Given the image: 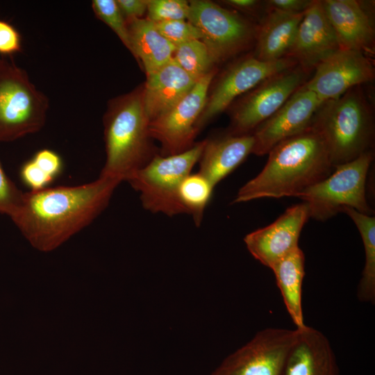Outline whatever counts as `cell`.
Wrapping results in <instances>:
<instances>
[{
	"instance_id": "cell-15",
	"label": "cell",
	"mask_w": 375,
	"mask_h": 375,
	"mask_svg": "<svg viewBox=\"0 0 375 375\" xmlns=\"http://www.w3.org/2000/svg\"><path fill=\"white\" fill-rule=\"evenodd\" d=\"M309 218L307 203L294 205L271 224L248 233L244 238L247 249L255 259L271 268L299 247V236Z\"/></svg>"
},
{
	"instance_id": "cell-14",
	"label": "cell",
	"mask_w": 375,
	"mask_h": 375,
	"mask_svg": "<svg viewBox=\"0 0 375 375\" xmlns=\"http://www.w3.org/2000/svg\"><path fill=\"white\" fill-rule=\"evenodd\" d=\"M321 104L315 93L301 87L275 113L253 131L252 153L257 156L267 154L281 142L309 128Z\"/></svg>"
},
{
	"instance_id": "cell-22",
	"label": "cell",
	"mask_w": 375,
	"mask_h": 375,
	"mask_svg": "<svg viewBox=\"0 0 375 375\" xmlns=\"http://www.w3.org/2000/svg\"><path fill=\"white\" fill-rule=\"evenodd\" d=\"M130 51L142 61L147 75L169 62L176 47L158 30L155 23L148 19L126 20Z\"/></svg>"
},
{
	"instance_id": "cell-31",
	"label": "cell",
	"mask_w": 375,
	"mask_h": 375,
	"mask_svg": "<svg viewBox=\"0 0 375 375\" xmlns=\"http://www.w3.org/2000/svg\"><path fill=\"white\" fill-rule=\"evenodd\" d=\"M20 178L30 188V191H38L49 187L54 181L43 172L32 159L25 162L20 168Z\"/></svg>"
},
{
	"instance_id": "cell-36",
	"label": "cell",
	"mask_w": 375,
	"mask_h": 375,
	"mask_svg": "<svg viewBox=\"0 0 375 375\" xmlns=\"http://www.w3.org/2000/svg\"><path fill=\"white\" fill-rule=\"evenodd\" d=\"M224 3L231 8L257 15L259 11L267 12L265 1L257 0H227Z\"/></svg>"
},
{
	"instance_id": "cell-28",
	"label": "cell",
	"mask_w": 375,
	"mask_h": 375,
	"mask_svg": "<svg viewBox=\"0 0 375 375\" xmlns=\"http://www.w3.org/2000/svg\"><path fill=\"white\" fill-rule=\"evenodd\" d=\"M189 3L184 0H149L148 19L153 23L185 20Z\"/></svg>"
},
{
	"instance_id": "cell-9",
	"label": "cell",
	"mask_w": 375,
	"mask_h": 375,
	"mask_svg": "<svg viewBox=\"0 0 375 375\" xmlns=\"http://www.w3.org/2000/svg\"><path fill=\"white\" fill-rule=\"evenodd\" d=\"M297 329L267 328L228 355L210 375H283Z\"/></svg>"
},
{
	"instance_id": "cell-26",
	"label": "cell",
	"mask_w": 375,
	"mask_h": 375,
	"mask_svg": "<svg viewBox=\"0 0 375 375\" xmlns=\"http://www.w3.org/2000/svg\"><path fill=\"white\" fill-rule=\"evenodd\" d=\"M172 58L197 81L212 70V67L215 63L208 47L200 40L176 47Z\"/></svg>"
},
{
	"instance_id": "cell-27",
	"label": "cell",
	"mask_w": 375,
	"mask_h": 375,
	"mask_svg": "<svg viewBox=\"0 0 375 375\" xmlns=\"http://www.w3.org/2000/svg\"><path fill=\"white\" fill-rule=\"evenodd\" d=\"M92 10L95 15L107 24L130 51L129 35L126 20L115 0H93Z\"/></svg>"
},
{
	"instance_id": "cell-24",
	"label": "cell",
	"mask_w": 375,
	"mask_h": 375,
	"mask_svg": "<svg viewBox=\"0 0 375 375\" xmlns=\"http://www.w3.org/2000/svg\"><path fill=\"white\" fill-rule=\"evenodd\" d=\"M345 212L360 234L365 249V266L357 288L359 301L372 304L375 301V217L347 208Z\"/></svg>"
},
{
	"instance_id": "cell-19",
	"label": "cell",
	"mask_w": 375,
	"mask_h": 375,
	"mask_svg": "<svg viewBox=\"0 0 375 375\" xmlns=\"http://www.w3.org/2000/svg\"><path fill=\"white\" fill-rule=\"evenodd\" d=\"M197 81L173 58L156 72L147 75L142 99L149 121L155 119L171 109Z\"/></svg>"
},
{
	"instance_id": "cell-33",
	"label": "cell",
	"mask_w": 375,
	"mask_h": 375,
	"mask_svg": "<svg viewBox=\"0 0 375 375\" xmlns=\"http://www.w3.org/2000/svg\"><path fill=\"white\" fill-rule=\"evenodd\" d=\"M22 51V38L18 31L8 22L0 19V54L11 56Z\"/></svg>"
},
{
	"instance_id": "cell-11",
	"label": "cell",
	"mask_w": 375,
	"mask_h": 375,
	"mask_svg": "<svg viewBox=\"0 0 375 375\" xmlns=\"http://www.w3.org/2000/svg\"><path fill=\"white\" fill-rule=\"evenodd\" d=\"M215 69L200 78L171 109L149 122V133L162 145V156L182 153L192 147L197 121L207 101Z\"/></svg>"
},
{
	"instance_id": "cell-21",
	"label": "cell",
	"mask_w": 375,
	"mask_h": 375,
	"mask_svg": "<svg viewBox=\"0 0 375 375\" xmlns=\"http://www.w3.org/2000/svg\"><path fill=\"white\" fill-rule=\"evenodd\" d=\"M304 14L267 11L258 24L254 56L262 61L286 57Z\"/></svg>"
},
{
	"instance_id": "cell-2",
	"label": "cell",
	"mask_w": 375,
	"mask_h": 375,
	"mask_svg": "<svg viewBox=\"0 0 375 375\" xmlns=\"http://www.w3.org/2000/svg\"><path fill=\"white\" fill-rule=\"evenodd\" d=\"M267 154L263 169L239 189L233 203L296 197L334 169L322 140L311 127L281 142Z\"/></svg>"
},
{
	"instance_id": "cell-23",
	"label": "cell",
	"mask_w": 375,
	"mask_h": 375,
	"mask_svg": "<svg viewBox=\"0 0 375 375\" xmlns=\"http://www.w3.org/2000/svg\"><path fill=\"white\" fill-rule=\"evenodd\" d=\"M276 281L287 311L296 328L304 322L302 309V283L305 275V256L300 247L276 262L270 268Z\"/></svg>"
},
{
	"instance_id": "cell-1",
	"label": "cell",
	"mask_w": 375,
	"mask_h": 375,
	"mask_svg": "<svg viewBox=\"0 0 375 375\" xmlns=\"http://www.w3.org/2000/svg\"><path fill=\"white\" fill-rule=\"evenodd\" d=\"M119 183L99 176L83 185L24 192L10 217L34 248L50 251L91 224Z\"/></svg>"
},
{
	"instance_id": "cell-13",
	"label": "cell",
	"mask_w": 375,
	"mask_h": 375,
	"mask_svg": "<svg viewBox=\"0 0 375 375\" xmlns=\"http://www.w3.org/2000/svg\"><path fill=\"white\" fill-rule=\"evenodd\" d=\"M297 65L290 57L262 61L254 56L236 62L224 74L207 99L197 123V129L223 112L238 96L250 91L266 78Z\"/></svg>"
},
{
	"instance_id": "cell-3",
	"label": "cell",
	"mask_w": 375,
	"mask_h": 375,
	"mask_svg": "<svg viewBox=\"0 0 375 375\" xmlns=\"http://www.w3.org/2000/svg\"><path fill=\"white\" fill-rule=\"evenodd\" d=\"M143 88L109 102L103 117L106 162L99 176L128 181L156 155L149 133Z\"/></svg>"
},
{
	"instance_id": "cell-7",
	"label": "cell",
	"mask_w": 375,
	"mask_h": 375,
	"mask_svg": "<svg viewBox=\"0 0 375 375\" xmlns=\"http://www.w3.org/2000/svg\"><path fill=\"white\" fill-rule=\"evenodd\" d=\"M206 140L174 155H156L127 181L140 193L144 209L169 217L186 213L178 199V188L202 153Z\"/></svg>"
},
{
	"instance_id": "cell-25",
	"label": "cell",
	"mask_w": 375,
	"mask_h": 375,
	"mask_svg": "<svg viewBox=\"0 0 375 375\" xmlns=\"http://www.w3.org/2000/svg\"><path fill=\"white\" fill-rule=\"evenodd\" d=\"M214 186L200 173L190 174L182 181L178 188V199L186 214L191 215L197 226H199L205 209L212 197Z\"/></svg>"
},
{
	"instance_id": "cell-4",
	"label": "cell",
	"mask_w": 375,
	"mask_h": 375,
	"mask_svg": "<svg viewBox=\"0 0 375 375\" xmlns=\"http://www.w3.org/2000/svg\"><path fill=\"white\" fill-rule=\"evenodd\" d=\"M310 127L322 140L333 167L372 150L374 113L361 85L322 103Z\"/></svg>"
},
{
	"instance_id": "cell-35",
	"label": "cell",
	"mask_w": 375,
	"mask_h": 375,
	"mask_svg": "<svg viewBox=\"0 0 375 375\" xmlns=\"http://www.w3.org/2000/svg\"><path fill=\"white\" fill-rule=\"evenodd\" d=\"M126 20L140 19L147 11L148 0H117Z\"/></svg>"
},
{
	"instance_id": "cell-30",
	"label": "cell",
	"mask_w": 375,
	"mask_h": 375,
	"mask_svg": "<svg viewBox=\"0 0 375 375\" xmlns=\"http://www.w3.org/2000/svg\"><path fill=\"white\" fill-rule=\"evenodd\" d=\"M23 193L6 174L0 162V213L10 217L19 206Z\"/></svg>"
},
{
	"instance_id": "cell-32",
	"label": "cell",
	"mask_w": 375,
	"mask_h": 375,
	"mask_svg": "<svg viewBox=\"0 0 375 375\" xmlns=\"http://www.w3.org/2000/svg\"><path fill=\"white\" fill-rule=\"evenodd\" d=\"M47 175L55 180L63 171V161L58 153L49 149L37 151L31 158Z\"/></svg>"
},
{
	"instance_id": "cell-8",
	"label": "cell",
	"mask_w": 375,
	"mask_h": 375,
	"mask_svg": "<svg viewBox=\"0 0 375 375\" xmlns=\"http://www.w3.org/2000/svg\"><path fill=\"white\" fill-rule=\"evenodd\" d=\"M188 21L202 34L201 40L219 62L256 42L258 24L209 1H191Z\"/></svg>"
},
{
	"instance_id": "cell-20",
	"label": "cell",
	"mask_w": 375,
	"mask_h": 375,
	"mask_svg": "<svg viewBox=\"0 0 375 375\" xmlns=\"http://www.w3.org/2000/svg\"><path fill=\"white\" fill-rule=\"evenodd\" d=\"M254 146L252 134L227 135L206 140L199 160V171L215 187L234 171L250 154Z\"/></svg>"
},
{
	"instance_id": "cell-34",
	"label": "cell",
	"mask_w": 375,
	"mask_h": 375,
	"mask_svg": "<svg viewBox=\"0 0 375 375\" xmlns=\"http://www.w3.org/2000/svg\"><path fill=\"white\" fill-rule=\"evenodd\" d=\"M313 0H268L265 1L267 12L278 10L288 13H301L312 4Z\"/></svg>"
},
{
	"instance_id": "cell-6",
	"label": "cell",
	"mask_w": 375,
	"mask_h": 375,
	"mask_svg": "<svg viewBox=\"0 0 375 375\" xmlns=\"http://www.w3.org/2000/svg\"><path fill=\"white\" fill-rule=\"evenodd\" d=\"M373 158L370 150L337 165L326 178L299 194L296 197L307 203L310 217L325 221L347 208L372 215L367 197V178Z\"/></svg>"
},
{
	"instance_id": "cell-29",
	"label": "cell",
	"mask_w": 375,
	"mask_h": 375,
	"mask_svg": "<svg viewBox=\"0 0 375 375\" xmlns=\"http://www.w3.org/2000/svg\"><path fill=\"white\" fill-rule=\"evenodd\" d=\"M155 24L159 32L175 47L192 40L202 39L201 31L188 21H168Z\"/></svg>"
},
{
	"instance_id": "cell-5",
	"label": "cell",
	"mask_w": 375,
	"mask_h": 375,
	"mask_svg": "<svg viewBox=\"0 0 375 375\" xmlns=\"http://www.w3.org/2000/svg\"><path fill=\"white\" fill-rule=\"evenodd\" d=\"M49 109L47 96L12 60L0 57V142L39 131Z\"/></svg>"
},
{
	"instance_id": "cell-12",
	"label": "cell",
	"mask_w": 375,
	"mask_h": 375,
	"mask_svg": "<svg viewBox=\"0 0 375 375\" xmlns=\"http://www.w3.org/2000/svg\"><path fill=\"white\" fill-rule=\"evenodd\" d=\"M372 59L362 52L340 49L315 69L302 86L316 94L322 103L339 98L351 88L374 79Z\"/></svg>"
},
{
	"instance_id": "cell-18",
	"label": "cell",
	"mask_w": 375,
	"mask_h": 375,
	"mask_svg": "<svg viewBox=\"0 0 375 375\" xmlns=\"http://www.w3.org/2000/svg\"><path fill=\"white\" fill-rule=\"evenodd\" d=\"M297 329L283 375H338L335 356L326 335L307 325Z\"/></svg>"
},
{
	"instance_id": "cell-10",
	"label": "cell",
	"mask_w": 375,
	"mask_h": 375,
	"mask_svg": "<svg viewBox=\"0 0 375 375\" xmlns=\"http://www.w3.org/2000/svg\"><path fill=\"white\" fill-rule=\"evenodd\" d=\"M310 74L297 65L266 78L249 91L233 112L229 135L252 134L308 81Z\"/></svg>"
},
{
	"instance_id": "cell-16",
	"label": "cell",
	"mask_w": 375,
	"mask_h": 375,
	"mask_svg": "<svg viewBox=\"0 0 375 375\" xmlns=\"http://www.w3.org/2000/svg\"><path fill=\"white\" fill-rule=\"evenodd\" d=\"M340 49L322 1L313 0L305 12L286 57L294 59L298 65L310 73L319 62Z\"/></svg>"
},
{
	"instance_id": "cell-17",
	"label": "cell",
	"mask_w": 375,
	"mask_h": 375,
	"mask_svg": "<svg viewBox=\"0 0 375 375\" xmlns=\"http://www.w3.org/2000/svg\"><path fill=\"white\" fill-rule=\"evenodd\" d=\"M341 49L374 53V28L365 3L356 0L322 1Z\"/></svg>"
}]
</instances>
